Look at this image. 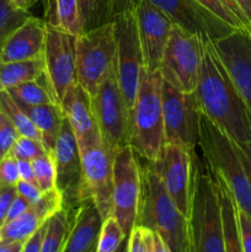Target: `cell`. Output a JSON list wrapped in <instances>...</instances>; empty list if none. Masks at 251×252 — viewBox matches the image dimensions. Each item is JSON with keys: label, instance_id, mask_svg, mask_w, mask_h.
<instances>
[{"label": "cell", "instance_id": "836d02e7", "mask_svg": "<svg viewBox=\"0 0 251 252\" xmlns=\"http://www.w3.org/2000/svg\"><path fill=\"white\" fill-rule=\"evenodd\" d=\"M46 153L48 152L43 147L42 142L32 139V138L24 137V135L17 137L11 150L12 157L16 160H29V161H32L33 159L46 154Z\"/></svg>", "mask_w": 251, "mask_h": 252}, {"label": "cell", "instance_id": "b9f144b4", "mask_svg": "<svg viewBox=\"0 0 251 252\" xmlns=\"http://www.w3.org/2000/svg\"><path fill=\"white\" fill-rule=\"evenodd\" d=\"M16 194V186L1 187L0 189V229L6 223L7 212H9L10 206H11Z\"/></svg>", "mask_w": 251, "mask_h": 252}, {"label": "cell", "instance_id": "7bdbcfd3", "mask_svg": "<svg viewBox=\"0 0 251 252\" xmlns=\"http://www.w3.org/2000/svg\"><path fill=\"white\" fill-rule=\"evenodd\" d=\"M47 221L31 236V238H29L25 241L21 252H39V250H41L42 240H43L44 233H46L47 229Z\"/></svg>", "mask_w": 251, "mask_h": 252}, {"label": "cell", "instance_id": "74e56055", "mask_svg": "<svg viewBox=\"0 0 251 252\" xmlns=\"http://www.w3.org/2000/svg\"><path fill=\"white\" fill-rule=\"evenodd\" d=\"M137 0H102L105 21L111 22L126 11L133 10Z\"/></svg>", "mask_w": 251, "mask_h": 252}, {"label": "cell", "instance_id": "ee69618b", "mask_svg": "<svg viewBox=\"0 0 251 252\" xmlns=\"http://www.w3.org/2000/svg\"><path fill=\"white\" fill-rule=\"evenodd\" d=\"M30 207H31V204H30L24 197H21L20 194H16V197H15L14 201H12L11 206H10L9 212H7L6 223L7 221H11L14 220V219L19 218V217H21L22 214L30 208Z\"/></svg>", "mask_w": 251, "mask_h": 252}, {"label": "cell", "instance_id": "c3c4849f", "mask_svg": "<svg viewBox=\"0 0 251 252\" xmlns=\"http://www.w3.org/2000/svg\"><path fill=\"white\" fill-rule=\"evenodd\" d=\"M251 25V0H234Z\"/></svg>", "mask_w": 251, "mask_h": 252}, {"label": "cell", "instance_id": "e575fe53", "mask_svg": "<svg viewBox=\"0 0 251 252\" xmlns=\"http://www.w3.org/2000/svg\"><path fill=\"white\" fill-rule=\"evenodd\" d=\"M128 252H154V233L135 225L128 236Z\"/></svg>", "mask_w": 251, "mask_h": 252}, {"label": "cell", "instance_id": "9f6ffc18", "mask_svg": "<svg viewBox=\"0 0 251 252\" xmlns=\"http://www.w3.org/2000/svg\"><path fill=\"white\" fill-rule=\"evenodd\" d=\"M250 33H251V31H250Z\"/></svg>", "mask_w": 251, "mask_h": 252}, {"label": "cell", "instance_id": "8fae6325", "mask_svg": "<svg viewBox=\"0 0 251 252\" xmlns=\"http://www.w3.org/2000/svg\"><path fill=\"white\" fill-rule=\"evenodd\" d=\"M113 21L116 25V41H117V48H116L117 78L126 105L132 115L133 105L139 85L140 70L144 66L134 9L123 12Z\"/></svg>", "mask_w": 251, "mask_h": 252}, {"label": "cell", "instance_id": "11a10c76", "mask_svg": "<svg viewBox=\"0 0 251 252\" xmlns=\"http://www.w3.org/2000/svg\"><path fill=\"white\" fill-rule=\"evenodd\" d=\"M42 1H43L44 11H47V7H48V2H49V0H42Z\"/></svg>", "mask_w": 251, "mask_h": 252}, {"label": "cell", "instance_id": "db71d44e", "mask_svg": "<svg viewBox=\"0 0 251 252\" xmlns=\"http://www.w3.org/2000/svg\"><path fill=\"white\" fill-rule=\"evenodd\" d=\"M6 121H7V118L5 117V115L1 112V110H0V128H1L2 126H4V123L6 122Z\"/></svg>", "mask_w": 251, "mask_h": 252}, {"label": "cell", "instance_id": "ab89813d", "mask_svg": "<svg viewBox=\"0 0 251 252\" xmlns=\"http://www.w3.org/2000/svg\"><path fill=\"white\" fill-rule=\"evenodd\" d=\"M236 216H238L239 234H240L243 251L251 252V216L238 208V206H236Z\"/></svg>", "mask_w": 251, "mask_h": 252}, {"label": "cell", "instance_id": "83f0119b", "mask_svg": "<svg viewBox=\"0 0 251 252\" xmlns=\"http://www.w3.org/2000/svg\"><path fill=\"white\" fill-rule=\"evenodd\" d=\"M0 110L9 120V122L14 126L19 135H24V137L42 142L38 129L30 120L26 111L16 102V100L6 90L0 91Z\"/></svg>", "mask_w": 251, "mask_h": 252}, {"label": "cell", "instance_id": "f1b7e54d", "mask_svg": "<svg viewBox=\"0 0 251 252\" xmlns=\"http://www.w3.org/2000/svg\"><path fill=\"white\" fill-rule=\"evenodd\" d=\"M70 213L62 208L47 221V229L39 252H62L70 229Z\"/></svg>", "mask_w": 251, "mask_h": 252}, {"label": "cell", "instance_id": "d590c367", "mask_svg": "<svg viewBox=\"0 0 251 252\" xmlns=\"http://www.w3.org/2000/svg\"><path fill=\"white\" fill-rule=\"evenodd\" d=\"M20 181L17 160L10 153L7 157L0 160V189L1 187L16 186Z\"/></svg>", "mask_w": 251, "mask_h": 252}, {"label": "cell", "instance_id": "1f68e13d", "mask_svg": "<svg viewBox=\"0 0 251 252\" xmlns=\"http://www.w3.org/2000/svg\"><path fill=\"white\" fill-rule=\"evenodd\" d=\"M34 179L42 192H48L57 189V169L52 153H46L32 160Z\"/></svg>", "mask_w": 251, "mask_h": 252}, {"label": "cell", "instance_id": "ba28073f", "mask_svg": "<svg viewBox=\"0 0 251 252\" xmlns=\"http://www.w3.org/2000/svg\"><path fill=\"white\" fill-rule=\"evenodd\" d=\"M142 194V171L137 153L127 144L115 150L113 160V214L125 235L135 226Z\"/></svg>", "mask_w": 251, "mask_h": 252}, {"label": "cell", "instance_id": "9a60e30c", "mask_svg": "<svg viewBox=\"0 0 251 252\" xmlns=\"http://www.w3.org/2000/svg\"><path fill=\"white\" fill-rule=\"evenodd\" d=\"M174 25L197 34L203 41H217L236 30L197 0H150Z\"/></svg>", "mask_w": 251, "mask_h": 252}, {"label": "cell", "instance_id": "44dd1931", "mask_svg": "<svg viewBox=\"0 0 251 252\" xmlns=\"http://www.w3.org/2000/svg\"><path fill=\"white\" fill-rule=\"evenodd\" d=\"M47 22L30 16L11 32L0 46V62L43 58Z\"/></svg>", "mask_w": 251, "mask_h": 252}, {"label": "cell", "instance_id": "ffe728a7", "mask_svg": "<svg viewBox=\"0 0 251 252\" xmlns=\"http://www.w3.org/2000/svg\"><path fill=\"white\" fill-rule=\"evenodd\" d=\"M63 208V198L57 189L44 192L37 203L31 204L29 209L19 218L7 221L0 229V241L6 243H25L31 238L53 214Z\"/></svg>", "mask_w": 251, "mask_h": 252}, {"label": "cell", "instance_id": "f546056e", "mask_svg": "<svg viewBox=\"0 0 251 252\" xmlns=\"http://www.w3.org/2000/svg\"><path fill=\"white\" fill-rule=\"evenodd\" d=\"M30 16L31 12L19 9L11 0H0V44Z\"/></svg>", "mask_w": 251, "mask_h": 252}, {"label": "cell", "instance_id": "2e32d148", "mask_svg": "<svg viewBox=\"0 0 251 252\" xmlns=\"http://www.w3.org/2000/svg\"><path fill=\"white\" fill-rule=\"evenodd\" d=\"M193 150L177 144H166L161 158L152 161L169 196L186 217H188L191 198Z\"/></svg>", "mask_w": 251, "mask_h": 252}, {"label": "cell", "instance_id": "8992f818", "mask_svg": "<svg viewBox=\"0 0 251 252\" xmlns=\"http://www.w3.org/2000/svg\"><path fill=\"white\" fill-rule=\"evenodd\" d=\"M116 48L115 21L106 22L76 36V78L79 85L91 97L96 95L116 62Z\"/></svg>", "mask_w": 251, "mask_h": 252}, {"label": "cell", "instance_id": "d4e9b609", "mask_svg": "<svg viewBox=\"0 0 251 252\" xmlns=\"http://www.w3.org/2000/svg\"><path fill=\"white\" fill-rule=\"evenodd\" d=\"M44 59L0 62V91L10 90L22 83L38 80L44 75Z\"/></svg>", "mask_w": 251, "mask_h": 252}, {"label": "cell", "instance_id": "277c9868", "mask_svg": "<svg viewBox=\"0 0 251 252\" xmlns=\"http://www.w3.org/2000/svg\"><path fill=\"white\" fill-rule=\"evenodd\" d=\"M203 160L216 176L223 180L238 208L251 216V177L243 149L201 112L199 140Z\"/></svg>", "mask_w": 251, "mask_h": 252}, {"label": "cell", "instance_id": "60d3db41", "mask_svg": "<svg viewBox=\"0 0 251 252\" xmlns=\"http://www.w3.org/2000/svg\"><path fill=\"white\" fill-rule=\"evenodd\" d=\"M16 191L17 194L24 197L30 204L37 203L44 193V192H42V189H39L37 184H34V182L22 181V180H20L16 184Z\"/></svg>", "mask_w": 251, "mask_h": 252}, {"label": "cell", "instance_id": "603a6c76", "mask_svg": "<svg viewBox=\"0 0 251 252\" xmlns=\"http://www.w3.org/2000/svg\"><path fill=\"white\" fill-rule=\"evenodd\" d=\"M21 107L26 111L30 120L38 129L42 138V144L47 152L53 153L57 138L61 132L62 123L65 117L62 106L59 103H47V105L32 106V107H26V106Z\"/></svg>", "mask_w": 251, "mask_h": 252}, {"label": "cell", "instance_id": "30bf717a", "mask_svg": "<svg viewBox=\"0 0 251 252\" xmlns=\"http://www.w3.org/2000/svg\"><path fill=\"white\" fill-rule=\"evenodd\" d=\"M162 112L166 144L197 149L201 108L196 94L180 91L162 80Z\"/></svg>", "mask_w": 251, "mask_h": 252}, {"label": "cell", "instance_id": "d6a6232c", "mask_svg": "<svg viewBox=\"0 0 251 252\" xmlns=\"http://www.w3.org/2000/svg\"><path fill=\"white\" fill-rule=\"evenodd\" d=\"M84 31L106 24L102 0H78Z\"/></svg>", "mask_w": 251, "mask_h": 252}, {"label": "cell", "instance_id": "7dc6e473", "mask_svg": "<svg viewBox=\"0 0 251 252\" xmlns=\"http://www.w3.org/2000/svg\"><path fill=\"white\" fill-rule=\"evenodd\" d=\"M25 243H6V241H0V252H21L22 246Z\"/></svg>", "mask_w": 251, "mask_h": 252}, {"label": "cell", "instance_id": "6f0895ef", "mask_svg": "<svg viewBox=\"0 0 251 252\" xmlns=\"http://www.w3.org/2000/svg\"><path fill=\"white\" fill-rule=\"evenodd\" d=\"M0 46H1V44H0Z\"/></svg>", "mask_w": 251, "mask_h": 252}, {"label": "cell", "instance_id": "f5cc1de1", "mask_svg": "<svg viewBox=\"0 0 251 252\" xmlns=\"http://www.w3.org/2000/svg\"><path fill=\"white\" fill-rule=\"evenodd\" d=\"M116 252H128V239H126V240L123 241L122 245L120 246V249Z\"/></svg>", "mask_w": 251, "mask_h": 252}, {"label": "cell", "instance_id": "e0dca14e", "mask_svg": "<svg viewBox=\"0 0 251 252\" xmlns=\"http://www.w3.org/2000/svg\"><path fill=\"white\" fill-rule=\"evenodd\" d=\"M134 15L142 46L144 68L149 71L159 70L162 54L174 24L150 0H137Z\"/></svg>", "mask_w": 251, "mask_h": 252}, {"label": "cell", "instance_id": "5b68a950", "mask_svg": "<svg viewBox=\"0 0 251 252\" xmlns=\"http://www.w3.org/2000/svg\"><path fill=\"white\" fill-rule=\"evenodd\" d=\"M130 118L129 144L134 152L148 161L159 160L166 145L160 70L142 68Z\"/></svg>", "mask_w": 251, "mask_h": 252}, {"label": "cell", "instance_id": "484cf974", "mask_svg": "<svg viewBox=\"0 0 251 252\" xmlns=\"http://www.w3.org/2000/svg\"><path fill=\"white\" fill-rule=\"evenodd\" d=\"M46 15L52 27L79 36L84 32L78 0H49Z\"/></svg>", "mask_w": 251, "mask_h": 252}, {"label": "cell", "instance_id": "ac0fdd59", "mask_svg": "<svg viewBox=\"0 0 251 252\" xmlns=\"http://www.w3.org/2000/svg\"><path fill=\"white\" fill-rule=\"evenodd\" d=\"M212 43L251 113V33L236 29Z\"/></svg>", "mask_w": 251, "mask_h": 252}, {"label": "cell", "instance_id": "3957f363", "mask_svg": "<svg viewBox=\"0 0 251 252\" xmlns=\"http://www.w3.org/2000/svg\"><path fill=\"white\" fill-rule=\"evenodd\" d=\"M140 166L142 194L135 225L157 233L170 252H191L188 219L179 211L165 189L154 164Z\"/></svg>", "mask_w": 251, "mask_h": 252}, {"label": "cell", "instance_id": "681fc988", "mask_svg": "<svg viewBox=\"0 0 251 252\" xmlns=\"http://www.w3.org/2000/svg\"><path fill=\"white\" fill-rule=\"evenodd\" d=\"M11 1L14 2L15 6H17L19 9L25 10V11H30V9H31L32 6H34L36 2L39 1V0H11Z\"/></svg>", "mask_w": 251, "mask_h": 252}, {"label": "cell", "instance_id": "4fadbf2b", "mask_svg": "<svg viewBox=\"0 0 251 252\" xmlns=\"http://www.w3.org/2000/svg\"><path fill=\"white\" fill-rule=\"evenodd\" d=\"M80 157L86 196L105 220L113 214L115 150L100 140L80 152Z\"/></svg>", "mask_w": 251, "mask_h": 252}, {"label": "cell", "instance_id": "52a82bcc", "mask_svg": "<svg viewBox=\"0 0 251 252\" xmlns=\"http://www.w3.org/2000/svg\"><path fill=\"white\" fill-rule=\"evenodd\" d=\"M203 49L201 37L172 25L159 69L162 80L180 91L194 93Z\"/></svg>", "mask_w": 251, "mask_h": 252}, {"label": "cell", "instance_id": "9c48e42d", "mask_svg": "<svg viewBox=\"0 0 251 252\" xmlns=\"http://www.w3.org/2000/svg\"><path fill=\"white\" fill-rule=\"evenodd\" d=\"M91 100L103 142L113 150L129 144L130 112L118 83L116 62Z\"/></svg>", "mask_w": 251, "mask_h": 252}, {"label": "cell", "instance_id": "7c38bea8", "mask_svg": "<svg viewBox=\"0 0 251 252\" xmlns=\"http://www.w3.org/2000/svg\"><path fill=\"white\" fill-rule=\"evenodd\" d=\"M52 154L56 161L57 189L63 198V208L71 213L89 198L84 187L80 150L65 117Z\"/></svg>", "mask_w": 251, "mask_h": 252}, {"label": "cell", "instance_id": "6da1fadb", "mask_svg": "<svg viewBox=\"0 0 251 252\" xmlns=\"http://www.w3.org/2000/svg\"><path fill=\"white\" fill-rule=\"evenodd\" d=\"M194 94L203 115L238 145L250 144L251 113L212 41H204Z\"/></svg>", "mask_w": 251, "mask_h": 252}, {"label": "cell", "instance_id": "5bb4252c", "mask_svg": "<svg viewBox=\"0 0 251 252\" xmlns=\"http://www.w3.org/2000/svg\"><path fill=\"white\" fill-rule=\"evenodd\" d=\"M75 38L76 36L47 24L43 53L44 75L59 103L66 91L78 84Z\"/></svg>", "mask_w": 251, "mask_h": 252}, {"label": "cell", "instance_id": "d6986e66", "mask_svg": "<svg viewBox=\"0 0 251 252\" xmlns=\"http://www.w3.org/2000/svg\"><path fill=\"white\" fill-rule=\"evenodd\" d=\"M62 110L68 120L80 152L102 140L88 91L79 84L71 86L61 101Z\"/></svg>", "mask_w": 251, "mask_h": 252}, {"label": "cell", "instance_id": "f6af8a7d", "mask_svg": "<svg viewBox=\"0 0 251 252\" xmlns=\"http://www.w3.org/2000/svg\"><path fill=\"white\" fill-rule=\"evenodd\" d=\"M17 166H19L20 180L27 182H34L36 184L32 161H29V160H17Z\"/></svg>", "mask_w": 251, "mask_h": 252}, {"label": "cell", "instance_id": "7a4b0ae2", "mask_svg": "<svg viewBox=\"0 0 251 252\" xmlns=\"http://www.w3.org/2000/svg\"><path fill=\"white\" fill-rule=\"evenodd\" d=\"M191 252H225L221 207L208 165L192 152V185L188 211Z\"/></svg>", "mask_w": 251, "mask_h": 252}, {"label": "cell", "instance_id": "cb8c5ba5", "mask_svg": "<svg viewBox=\"0 0 251 252\" xmlns=\"http://www.w3.org/2000/svg\"><path fill=\"white\" fill-rule=\"evenodd\" d=\"M213 176L214 180H216L217 191H218L219 201H220L221 207L225 252H244L243 246H241L240 234H239L235 199H234L233 194L229 191L226 185L223 182V180H220L214 174Z\"/></svg>", "mask_w": 251, "mask_h": 252}, {"label": "cell", "instance_id": "f907efd6", "mask_svg": "<svg viewBox=\"0 0 251 252\" xmlns=\"http://www.w3.org/2000/svg\"><path fill=\"white\" fill-rule=\"evenodd\" d=\"M154 252H170L166 244L162 241V239L157 233H154Z\"/></svg>", "mask_w": 251, "mask_h": 252}, {"label": "cell", "instance_id": "bcb514c9", "mask_svg": "<svg viewBox=\"0 0 251 252\" xmlns=\"http://www.w3.org/2000/svg\"><path fill=\"white\" fill-rule=\"evenodd\" d=\"M221 2H223V4L225 5V6L228 7V9L230 10V11L233 12V14L235 15L236 17H238L239 21H240L241 24H243V26L245 27V29L248 30L249 32H250L251 31L250 22H249L248 19H246V17L244 16V14H243V12H241V10L239 9V6H238V5H236V2L234 1V0H221Z\"/></svg>", "mask_w": 251, "mask_h": 252}, {"label": "cell", "instance_id": "8d00e7d4", "mask_svg": "<svg viewBox=\"0 0 251 252\" xmlns=\"http://www.w3.org/2000/svg\"><path fill=\"white\" fill-rule=\"evenodd\" d=\"M197 1L201 2L203 6H206L208 10H211L214 15L220 17L221 20L228 22L229 25H231V26L235 27V29L246 30L245 27L243 26V24L239 21L238 17H236L235 15L221 2V0H197Z\"/></svg>", "mask_w": 251, "mask_h": 252}, {"label": "cell", "instance_id": "4dcf8cb0", "mask_svg": "<svg viewBox=\"0 0 251 252\" xmlns=\"http://www.w3.org/2000/svg\"><path fill=\"white\" fill-rule=\"evenodd\" d=\"M127 236L123 233L120 223L113 216L105 219L98 235L96 252H116Z\"/></svg>", "mask_w": 251, "mask_h": 252}, {"label": "cell", "instance_id": "816d5d0a", "mask_svg": "<svg viewBox=\"0 0 251 252\" xmlns=\"http://www.w3.org/2000/svg\"><path fill=\"white\" fill-rule=\"evenodd\" d=\"M239 147L243 149L244 154L246 157V161H248V167H249V174H250L251 177V143L246 145H239Z\"/></svg>", "mask_w": 251, "mask_h": 252}, {"label": "cell", "instance_id": "7402d4cb", "mask_svg": "<svg viewBox=\"0 0 251 252\" xmlns=\"http://www.w3.org/2000/svg\"><path fill=\"white\" fill-rule=\"evenodd\" d=\"M70 229L62 252H96L103 219L91 199L73 211Z\"/></svg>", "mask_w": 251, "mask_h": 252}, {"label": "cell", "instance_id": "4316f807", "mask_svg": "<svg viewBox=\"0 0 251 252\" xmlns=\"http://www.w3.org/2000/svg\"><path fill=\"white\" fill-rule=\"evenodd\" d=\"M6 91L17 101V103L26 107L47 105V103H59L49 88L46 75L43 78V84L41 83V79H38V80L22 83Z\"/></svg>", "mask_w": 251, "mask_h": 252}, {"label": "cell", "instance_id": "f35d334b", "mask_svg": "<svg viewBox=\"0 0 251 252\" xmlns=\"http://www.w3.org/2000/svg\"><path fill=\"white\" fill-rule=\"evenodd\" d=\"M17 137H19V133L7 120L4 126L0 128V160H2L11 153Z\"/></svg>", "mask_w": 251, "mask_h": 252}]
</instances>
